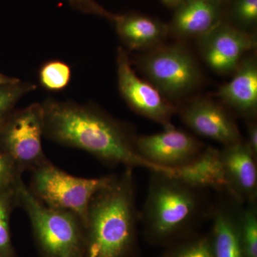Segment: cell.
Instances as JSON below:
<instances>
[{
	"instance_id": "obj_1",
	"label": "cell",
	"mask_w": 257,
	"mask_h": 257,
	"mask_svg": "<svg viewBox=\"0 0 257 257\" xmlns=\"http://www.w3.org/2000/svg\"><path fill=\"white\" fill-rule=\"evenodd\" d=\"M42 106L44 135L52 141L83 150L108 165L172 173V170L153 165L140 156L136 147L137 137L105 113L55 101Z\"/></svg>"
},
{
	"instance_id": "obj_2",
	"label": "cell",
	"mask_w": 257,
	"mask_h": 257,
	"mask_svg": "<svg viewBox=\"0 0 257 257\" xmlns=\"http://www.w3.org/2000/svg\"><path fill=\"white\" fill-rule=\"evenodd\" d=\"M133 168L122 173L92 198L84 224V257H130L140 219Z\"/></svg>"
},
{
	"instance_id": "obj_3",
	"label": "cell",
	"mask_w": 257,
	"mask_h": 257,
	"mask_svg": "<svg viewBox=\"0 0 257 257\" xmlns=\"http://www.w3.org/2000/svg\"><path fill=\"white\" fill-rule=\"evenodd\" d=\"M141 218L152 241L166 242L187 232L207 210L204 189L172 176L151 172Z\"/></svg>"
},
{
	"instance_id": "obj_4",
	"label": "cell",
	"mask_w": 257,
	"mask_h": 257,
	"mask_svg": "<svg viewBox=\"0 0 257 257\" xmlns=\"http://www.w3.org/2000/svg\"><path fill=\"white\" fill-rule=\"evenodd\" d=\"M18 194L19 206L28 216L41 257H84V225L77 216L44 205L22 178Z\"/></svg>"
},
{
	"instance_id": "obj_5",
	"label": "cell",
	"mask_w": 257,
	"mask_h": 257,
	"mask_svg": "<svg viewBox=\"0 0 257 257\" xmlns=\"http://www.w3.org/2000/svg\"><path fill=\"white\" fill-rule=\"evenodd\" d=\"M115 176L82 178L69 175L49 161L32 171L28 187L32 195L44 205L72 213L84 226L92 198L110 183Z\"/></svg>"
},
{
	"instance_id": "obj_6",
	"label": "cell",
	"mask_w": 257,
	"mask_h": 257,
	"mask_svg": "<svg viewBox=\"0 0 257 257\" xmlns=\"http://www.w3.org/2000/svg\"><path fill=\"white\" fill-rule=\"evenodd\" d=\"M140 67L148 82L168 99H177L199 85V66L180 45L157 47L142 57Z\"/></svg>"
},
{
	"instance_id": "obj_7",
	"label": "cell",
	"mask_w": 257,
	"mask_h": 257,
	"mask_svg": "<svg viewBox=\"0 0 257 257\" xmlns=\"http://www.w3.org/2000/svg\"><path fill=\"white\" fill-rule=\"evenodd\" d=\"M43 106L35 104L19 111L5 125L1 153L8 157L21 175L49 162L42 147Z\"/></svg>"
},
{
	"instance_id": "obj_8",
	"label": "cell",
	"mask_w": 257,
	"mask_h": 257,
	"mask_svg": "<svg viewBox=\"0 0 257 257\" xmlns=\"http://www.w3.org/2000/svg\"><path fill=\"white\" fill-rule=\"evenodd\" d=\"M116 64L120 92L128 105L135 112L165 127L172 125L171 120L177 112L175 106L151 83L135 74L123 49L118 50Z\"/></svg>"
},
{
	"instance_id": "obj_9",
	"label": "cell",
	"mask_w": 257,
	"mask_h": 257,
	"mask_svg": "<svg viewBox=\"0 0 257 257\" xmlns=\"http://www.w3.org/2000/svg\"><path fill=\"white\" fill-rule=\"evenodd\" d=\"M136 147L145 160L169 170L187 165L205 148L202 142L173 125L162 133L138 137Z\"/></svg>"
},
{
	"instance_id": "obj_10",
	"label": "cell",
	"mask_w": 257,
	"mask_h": 257,
	"mask_svg": "<svg viewBox=\"0 0 257 257\" xmlns=\"http://www.w3.org/2000/svg\"><path fill=\"white\" fill-rule=\"evenodd\" d=\"M199 39L203 60L221 74L233 73L244 55L256 46L254 35L235 28L225 20Z\"/></svg>"
},
{
	"instance_id": "obj_11",
	"label": "cell",
	"mask_w": 257,
	"mask_h": 257,
	"mask_svg": "<svg viewBox=\"0 0 257 257\" xmlns=\"http://www.w3.org/2000/svg\"><path fill=\"white\" fill-rule=\"evenodd\" d=\"M185 124L197 135L224 145L242 141L237 125L227 110L205 98H197L186 104L179 111Z\"/></svg>"
},
{
	"instance_id": "obj_12",
	"label": "cell",
	"mask_w": 257,
	"mask_h": 257,
	"mask_svg": "<svg viewBox=\"0 0 257 257\" xmlns=\"http://www.w3.org/2000/svg\"><path fill=\"white\" fill-rule=\"evenodd\" d=\"M220 151L228 195L242 204L256 202L257 158L244 140Z\"/></svg>"
},
{
	"instance_id": "obj_13",
	"label": "cell",
	"mask_w": 257,
	"mask_h": 257,
	"mask_svg": "<svg viewBox=\"0 0 257 257\" xmlns=\"http://www.w3.org/2000/svg\"><path fill=\"white\" fill-rule=\"evenodd\" d=\"M226 5L221 0H182L169 30L181 38H201L224 21Z\"/></svg>"
},
{
	"instance_id": "obj_14",
	"label": "cell",
	"mask_w": 257,
	"mask_h": 257,
	"mask_svg": "<svg viewBox=\"0 0 257 257\" xmlns=\"http://www.w3.org/2000/svg\"><path fill=\"white\" fill-rule=\"evenodd\" d=\"M211 209L210 239L213 257H245L240 236L239 210L242 204L224 193Z\"/></svg>"
},
{
	"instance_id": "obj_15",
	"label": "cell",
	"mask_w": 257,
	"mask_h": 257,
	"mask_svg": "<svg viewBox=\"0 0 257 257\" xmlns=\"http://www.w3.org/2000/svg\"><path fill=\"white\" fill-rule=\"evenodd\" d=\"M232 79L221 86L216 95L238 114L252 119L257 110V63L253 57L243 58Z\"/></svg>"
},
{
	"instance_id": "obj_16",
	"label": "cell",
	"mask_w": 257,
	"mask_h": 257,
	"mask_svg": "<svg viewBox=\"0 0 257 257\" xmlns=\"http://www.w3.org/2000/svg\"><path fill=\"white\" fill-rule=\"evenodd\" d=\"M171 176L195 188L204 190L212 189L227 194V182L221 151L214 147H205L192 162L173 169Z\"/></svg>"
},
{
	"instance_id": "obj_17",
	"label": "cell",
	"mask_w": 257,
	"mask_h": 257,
	"mask_svg": "<svg viewBox=\"0 0 257 257\" xmlns=\"http://www.w3.org/2000/svg\"><path fill=\"white\" fill-rule=\"evenodd\" d=\"M113 22L125 45L135 50L156 48L170 32L168 25L158 19L138 13L115 15Z\"/></svg>"
},
{
	"instance_id": "obj_18",
	"label": "cell",
	"mask_w": 257,
	"mask_h": 257,
	"mask_svg": "<svg viewBox=\"0 0 257 257\" xmlns=\"http://www.w3.org/2000/svg\"><path fill=\"white\" fill-rule=\"evenodd\" d=\"M20 178L0 187V257H18L12 240L10 217L15 207L19 206L18 183Z\"/></svg>"
},
{
	"instance_id": "obj_19",
	"label": "cell",
	"mask_w": 257,
	"mask_h": 257,
	"mask_svg": "<svg viewBox=\"0 0 257 257\" xmlns=\"http://www.w3.org/2000/svg\"><path fill=\"white\" fill-rule=\"evenodd\" d=\"M239 227L245 257H257L256 202L241 205Z\"/></svg>"
},
{
	"instance_id": "obj_20",
	"label": "cell",
	"mask_w": 257,
	"mask_h": 257,
	"mask_svg": "<svg viewBox=\"0 0 257 257\" xmlns=\"http://www.w3.org/2000/svg\"><path fill=\"white\" fill-rule=\"evenodd\" d=\"M226 16L227 20L225 21L243 31L254 28L257 23V0H229Z\"/></svg>"
},
{
	"instance_id": "obj_21",
	"label": "cell",
	"mask_w": 257,
	"mask_h": 257,
	"mask_svg": "<svg viewBox=\"0 0 257 257\" xmlns=\"http://www.w3.org/2000/svg\"><path fill=\"white\" fill-rule=\"evenodd\" d=\"M71 70L68 65L62 62H51L45 64L40 72L42 85L49 90H60L68 84Z\"/></svg>"
},
{
	"instance_id": "obj_22",
	"label": "cell",
	"mask_w": 257,
	"mask_h": 257,
	"mask_svg": "<svg viewBox=\"0 0 257 257\" xmlns=\"http://www.w3.org/2000/svg\"><path fill=\"white\" fill-rule=\"evenodd\" d=\"M172 257H213L210 240L207 237L191 239L179 246Z\"/></svg>"
},
{
	"instance_id": "obj_23",
	"label": "cell",
	"mask_w": 257,
	"mask_h": 257,
	"mask_svg": "<svg viewBox=\"0 0 257 257\" xmlns=\"http://www.w3.org/2000/svg\"><path fill=\"white\" fill-rule=\"evenodd\" d=\"M18 83L0 86V122L4 114L30 89L29 86L20 85Z\"/></svg>"
},
{
	"instance_id": "obj_24",
	"label": "cell",
	"mask_w": 257,
	"mask_h": 257,
	"mask_svg": "<svg viewBox=\"0 0 257 257\" xmlns=\"http://www.w3.org/2000/svg\"><path fill=\"white\" fill-rule=\"evenodd\" d=\"M22 177L13 162L4 154L0 152V187L14 183Z\"/></svg>"
},
{
	"instance_id": "obj_25",
	"label": "cell",
	"mask_w": 257,
	"mask_h": 257,
	"mask_svg": "<svg viewBox=\"0 0 257 257\" xmlns=\"http://www.w3.org/2000/svg\"><path fill=\"white\" fill-rule=\"evenodd\" d=\"M71 5L84 13L99 15L113 21L115 15L106 11L94 0H67Z\"/></svg>"
},
{
	"instance_id": "obj_26",
	"label": "cell",
	"mask_w": 257,
	"mask_h": 257,
	"mask_svg": "<svg viewBox=\"0 0 257 257\" xmlns=\"http://www.w3.org/2000/svg\"><path fill=\"white\" fill-rule=\"evenodd\" d=\"M245 143L257 158V125L253 120L247 125V140Z\"/></svg>"
},
{
	"instance_id": "obj_27",
	"label": "cell",
	"mask_w": 257,
	"mask_h": 257,
	"mask_svg": "<svg viewBox=\"0 0 257 257\" xmlns=\"http://www.w3.org/2000/svg\"><path fill=\"white\" fill-rule=\"evenodd\" d=\"M18 82V79L8 78V77H5V76L0 74V86L16 84V83Z\"/></svg>"
},
{
	"instance_id": "obj_28",
	"label": "cell",
	"mask_w": 257,
	"mask_h": 257,
	"mask_svg": "<svg viewBox=\"0 0 257 257\" xmlns=\"http://www.w3.org/2000/svg\"><path fill=\"white\" fill-rule=\"evenodd\" d=\"M165 5L169 8H175L182 1V0H161Z\"/></svg>"
},
{
	"instance_id": "obj_29",
	"label": "cell",
	"mask_w": 257,
	"mask_h": 257,
	"mask_svg": "<svg viewBox=\"0 0 257 257\" xmlns=\"http://www.w3.org/2000/svg\"><path fill=\"white\" fill-rule=\"evenodd\" d=\"M221 1L224 2V3H227L229 0H221Z\"/></svg>"
},
{
	"instance_id": "obj_30",
	"label": "cell",
	"mask_w": 257,
	"mask_h": 257,
	"mask_svg": "<svg viewBox=\"0 0 257 257\" xmlns=\"http://www.w3.org/2000/svg\"><path fill=\"white\" fill-rule=\"evenodd\" d=\"M0 124H1V122H0Z\"/></svg>"
}]
</instances>
